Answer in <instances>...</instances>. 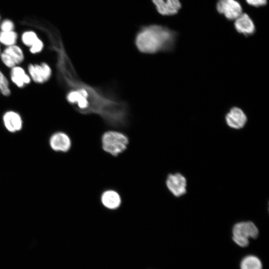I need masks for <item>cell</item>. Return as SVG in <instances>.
Segmentation results:
<instances>
[{
  "mask_svg": "<svg viewBox=\"0 0 269 269\" xmlns=\"http://www.w3.org/2000/svg\"><path fill=\"white\" fill-rule=\"evenodd\" d=\"M13 22L9 19H5L1 23L0 29L1 31H10L14 30Z\"/></svg>",
  "mask_w": 269,
  "mask_h": 269,
  "instance_id": "44dd1931",
  "label": "cell"
},
{
  "mask_svg": "<svg viewBox=\"0 0 269 269\" xmlns=\"http://www.w3.org/2000/svg\"></svg>",
  "mask_w": 269,
  "mask_h": 269,
  "instance_id": "d4e9b609",
  "label": "cell"
},
{
  "mask_svg": "<svg viewBox=\"0 0 269 269\" xmlns=\"http://www.w3.org/2000/svg\"><path fill=\"white\" fill-rule=\"evenodd\" d=\"M2 121L5 129L10 133L21 131L23 128V120L20 114L13 110H8L4 113Z\"/></svg>",
  "mask_w": 269,
  "mask_h": 269,
  "instance_id": "9c48e42d",
  "label": "cell"
},
{
  "mask_svg": "<svg viewBox=\"0 0 269 269\" xmlns=\"http://www.w3.org/2000/svg\"><path fill=\"white\" fill-rule=\"evenodd\" d=\"M44 47L42 41L38 38L35 42L29 47V52L32 54H36L42 51Z\"/></svg>",
  "mask_w": 269,
  "mask_h": 269,
  "instance_id": "ffe728a7",
  "label": "cell"
},
{
  "mask_svg": "<svg viewBox=\"0 0 269 269\" xmlns=\"http://www.w3.org/2000/svg\"><path fill=\"white\" fill-rule=\"evenodd\" d=\"M38 39L36 33L32 31L23 32L21 35V41L26 46L30 47Z\"/></svg>",
  "mask_w": 269,
  "mask_h": 269,
  "instance_id": "ac0fdd59",
  "label": "cell"
},
{
  "mask_svg": "<svg viewBox=\"0 0 269 269\" xmlns=\"http://www.w3.org/2000/svg\"><path fill=\"white\" fill-rule=\"evenodd\" d=\"M101 143L102 147L106 152L117 156L127 148L129 139L122 132L110 130L102 134Z\"/></svg>",
  "mask_w": 269,
  "mask_h": 269,
  "instance_id": "7a4b0ae2",
  "label": "cell"
},
{
  "mask_svg": "<svg viewBox=\"0 0 269 269\" xmlns=\"http://www.w3.org/2000/svg\"><path fill=\"white\" fill-rule=\"evenodd\" d=\"M248 4L255 7H260L265 5L267 0H246Z\"/></svg>",
  "mask_w": 269,
  "mask_h": 269,
  "instance_id": "7402d4cb",
  "label": "cell"
},
{
  "mask_svg": "<svg viewBox=\"0 0 269 269\" xmlns=\"http://www.w3.org/2000/svg\"><path fill=\"white\" fill-rule=\"evenodd\" d=\"M166 185L170 192L176 197H179L186 192V179L179 173L169 174L166 180Z\"/></svg>",
  "mask_w": 269,
  "mask_h": 269,
  "instance_id": "ba28073f",
  "label": "cell"
},
{
  "mask_svg": "<svg viewBox=\"0 0 269 269\" xmlns=\"http://www.w3.org/2000/svg\"><path fill=\"white\" fill-rule=\"evenodd\" d=\"M50 148L56 152L68 151L72 145L71 139L68 134L62 131L52 134L49 139Z\"/></svg>",
  "mask_w": 269,
  "mask_h": 269,
  "instance_id": "52a82bcc",
  "label": "cell"
},
{
  "mask_svg": "<svg viewBox=\"0 0 269 269\" xmlns=\"http://www.w3.org/2000/svg\"><path fill=\"white\" fill-rule=\"evenodd\" d=\"M0 53H1V49H0Z\"/></svg>",
  "mask_w": 269,
  "mask_h": 269,
  "instance_id": "603a6c76",
  "label": "cell"
},
{
  "mask_svg": "<svg viewBox=\"0 0 269 269\" xmlns=\"http://www.w3.org/2000/svg\"><path fill=\"white\" fill-rule=\"evenodd\" d=\"M0 89L1 94L4 96H8L11 94L9 82L8 78L0 69Z\"/></svg>",
  "mask_w": 269,
  "mask_h": 269,
  "instance_id": "d6986e66",
  "label": "cell"
},
{
  "mask_svg": "<svg viewBox=\"0 0 269 269\" xmlns=\"http://www.w3.org/2000/svg\"><path fill=\"white\" fill-rule=\"evenodd\" d=\"M157 11L164 16L176 14L181 8L179 0H151Z\"/></svg>",
  "mask_w": 269,
  "mask_h": 269,
  "instance_id": "7c38bea8",
  "label": "cell"
},
{
  "mask_svg": "<svg viewBox=\"0 0 269 269\" xmlns=\"http://www.w3.org/2000/svg\"><path fill=\"white\" fill-rule=\"evenodd\" d=\"M17 33L14 30L0 32V43L7 47L16 44Z\"/></svg>",
  "mask_w": 269,
  "mask_h": 269,
  "instance_id": "e0dca14e",
  "label": "cell"
},
{
  "mask_svg": "<svg viewBox=\"0 0 269 269\" xmlns=\"http://www.w3.org/2000/svg\"><path fill=\"white\" fill-rule=\"evenodd\" d=\"M0 94H1V92H0Z\"/></svg>",
  "mask_w": 269,
  "mask_h": 269,
  "instance_id": "cb8c5ba5",
  "label": "cell"
},
{
  "mask_svg": "<svg viewBox=\"0 0 269 269\" xmlns=\"http://www.w3.org/2000/svg\"><path fill=\"white\" fill-rule=\"evenodd\" d=\"M89 94L85 89L70 91L66 95L67 101L71 104L76 105L81 110L87 109L90 106Z\"/></svg>",
  "mask_w": 269,
  "mask_h": 269,
  "instance_id": "8fae6325",
  "label": "cell"
},
{
  "mask_svg": "<svg viewBox=\"0 0 269 269\" xmlns=\"http://www.w3.org/2000/svg\"><path fill=\"white\" fill-rule=\"evenodd\" d=\"M234 20L235 28L239 33L245 36L252 35L255 33V24L247 14L242 13Z\"/></svg>",
  "mask_w": 269,
  "mask_h": 269,
  "instance_id": "5bb4252c",
  "label": "cell"
},
{
  "mask_svg": "<svg viewBox=\"0 0 269 269\" xmlns=\"http://www.w3.org/2000/svg\"><path fill=\"white\" fill-rule=\"evenodd\" d=\"M10 69V81L17 87L23 88L31 83V79L29 74L22 66L16 65Z\"/></svg>",
  "mask_w": 269,
  "mask_h": 269,
  "instance_id": "4fadbf2b",
  "label": "cell"
},
{
  "mask_svg": "<svg viewBox=\"0 0 269 269\" xmlns=\"http://www.w3.org/2000/svg\"><path fill=\"white\" fill-rule=\"evenodd\" d=\"M27 73L31 81L37 84H43L48 81L52 74V70L46 62L39 64H29L27 66Z\"/></svg>",
  "mask_w": 269,
  "mask_h": 269,
  "instance_id": "5b68a950",
  "label": "cell"
},
{
  "mask_svg": "<svg viewBox=\"0 0 269 269\" xmlns=\"http://www.w3.org/2000/svg\"><path fill=\"white\" fill-rule=\"evenodd\" d=\"M101 201L103 205L110 210L117 209L122 202L119 194L113 190H108L104 192L101 195Z\"/></svg>",
  "mask_w": 269,
  "mask_h": 269,
  "instance_id": "9a60e30c",
  "label": "cell"
},
{
  "mask_svg": "<svg viewBox=\"0 0 269 269\" xmlns=\"http://www.w3.org/2000/svg\"><path fill=\"white\" fill-rule=\"evenodd\" d=\"M0 59L5 67L10 69L23 62L24 54L21 47L15 44L6 47L1 51Z\"/></svg>",
  "mask_w": 269,
  "mask_h": 269,
  "instance_id": "277c9868",
  "label": "cell"
},
{
  "mask_svg": "<svg viewBox=\"0 0 269 269\" xmlns=\"http://www.w3.org/2000/svg\"><path fill=\"white\" fill-rule=\"evenodd\" d=\"M176 33L159 24L141 26L136 33L134 44L139 52L152 54L171 50L175 45Z\"/></svg>",
  "mask_w": 269,
  "mask_h": 269,
  "instance_id": "6da1fadb",
  "label": "cell"
},
{
  "mask_svg": "<svg viewBox=\"0 0 269 269\" xmlns=\"http://www.w3.org/2000/svg\"><path fill=\"white\" fill-rule=\"evenodd\" d=\"M245 112L239 107H233L225 116L227 125L231 128L239 130L244 128L247 122Z\"/></svg>",
  "mask_w": 269,
  "mask_h": 269,
  "instance_id": "30bf717a",
  "label": "cell"
},
{
  "mask_svg": "<svg viewBox=\"0 0 269 269\" xmlns=\"http://www.w3.org/2000/svg\"><path fill=\"white\" fill-rule=\"evenodd\" d=\"M232 234L234 242L240 247H246L249 244L250 238L258 237L259 230L252 222H241L234 225Z\"/></svg>",
  "mask_w": 269,
  "mask_h": 269,
  "instance_id": "3957f363",
  "label": "cell"
},
{
  "mask_svg": "<svg viewBox=\"0 0 269 269\" xmlns=\"http://www.w3.org/2000/svg\"><path fill=\"white\" fill-rule=\"evenodd\" d=\"M216 9L230 20H234L243 13L242 6L236 0H218Z\"/></svg>",
  "mask_w": 269,
  "mask_h": 269,
  "instance_id": "8992f818",
  "label": "cell"
},
{
  "mask_svg": "<svg viewBox=\"0 0 269 269\" xmlns=\"http://www.w3.org/2000/svg\"><path fill=\"white\" fill-rule=\"evenodd\" d=\"M241 269H262L261 260L256 256L249 255L245 257L241 261Z\"/></svg>",
  "mask_w": 269,
  "mask_h": 269,
  "instance_id": "2e32d148",
  "label": "cell"
}]
</instances>
